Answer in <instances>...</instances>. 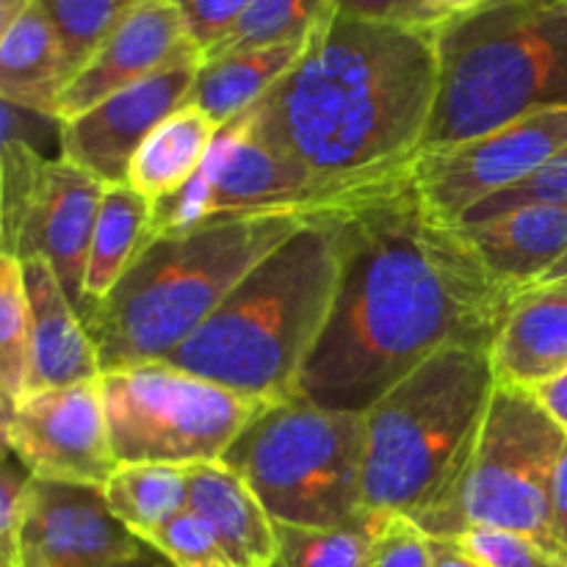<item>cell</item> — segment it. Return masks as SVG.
Returning <instances> with one entry per match:
<instances>
[{"instance_id":"6da1fadb","label":"cell","mask_w":567,"mask_h":567,"mask_svg":"<svg viewBox=\"0 0 567 567\" xmlns=\"http://www.w3.org/2000/svg\"><path fill=\"white\" fill-rule=\"evenodd\" d=\"M341 280L297 396L365 413L449 347H493L518 288L421 199L410 166L330 205Z\"/></svg>"},{"instance_id":"7a4b0ae2","label":"cell","mask_w":567,"mask_h":567,"mask_svg":"<svg viewBox=\"0 0 567 567\" xmlns=\"http://www.w3.org/2000/svg\"><path fill=\"white\" fill-rule=\"evenodd\" d=\"M435 97L437 28L332 14L241 120L332 205L419 158Z\"/></svg>"},{"instance_id":"3957f363","label":"cell","mask_w":567,"mask_h":567,"mask_svg":"<svg viewBox=\"0 0 567 567\" xmlns=\"http://www.w3.org/2000/svg\"><path fill=\"white\" fill-rule=\"evenodd\" d=\"M338 280L341 247L327 205L266 255L166 363L260 402L297 396Z\"/></svg>"},{"instance_id":"277c9868","label":"cell","mask_w":567,"mask_h":567,"mask_svg":"<svg viewBox=\"0 0 567 567\" xmlns=\"http://www.w3.org/2000/svg\"><path fill=\"white\" fill-rule=\"evenodd\" d=\"M310 219L308 210L219 216L150 236L114 291L83 316L103 371L169 358L266 255Z\"/></svg>"},{"instance_id":"5b68a950","label":"cell","mask_w":567,"mask_h":567,"mask_svg":"<svg viewBox=\"0 0 567 567\" xmlns=\"http://www.w3.org/2000/svg\"><path fill=\"white\" fill-rule=\"evenodd\" d=\"M496 388L491 349L449 347L382 393L363 413L365 509L415 524L441 513L474 457Z\"/></svg>"},{"instance_id":"8992f818","label":"cell","mask_w":567,"mask_h":567,"mask_svg":"<svg viewBox=\"0 0 567 567\" xmlns=\"http://www.w3.org/2000/svg\"><path fill=\"white\" fill-rule=\"evenodd\" d=\"M567 109V0H482L437 28V97L421 153Z\"/></svg>"},{"instance_id":"52a82bcc","label":"cell","mask_w":567,"mask_h":567,"mask_svg":"<svg viewBox=\"0 0 567 567\" xmlns=\"http://www.w3.org/2000/svg\"><path fill=\"white\" fill-rule=\"evenodd\" d=\"M221 463L258 493L277 524L332 529L363 518L365 419L302 396L266 402Z\"/></svg>"},{"instance_id":"ba28073f","label":"cell","mask_w":567,"mask_h":567,"mask_svg":"<svg viewBox=\"0 0 567 567\" xmlns=\"http://www.w3.org/2000/svg\"><path fill=\"white\" fill-rule=\"evenodd\" d=\"M565 446L567 432L529 391L498 385L457 493L419 526L432 537L509 529L565 551L551 507Z\"/></svg>"},{"instance_id":"9c48e42d","label":"cell","mask_w":567,"mask_h":567,"mask_svg":"<svg viewBox=\"0 0 567 567\" xmlns=\"http://www.w3.org/2000/svg\"><path fill=\"white\" fill-rule=\"evenodd\" d=\"M116 463H221L266 402L194 377L166 360L100 374Z\"/></svg>"},{"instance_id":"30bf717a","label":"cell","mask_w":567,"mask_h":567,"mask_svg":"<svg viewBox=\"0 0 567 567\" xmlns=\"http://www.w3.org/2000/svg\"><path fill=\"white\" fill-rule=\"evenodd\" d=\"M565 147L567 109H554L457 147L421 153L410 164V177L430 210L460 225L474 205L524 183Z\"/></svg>"},{"instance_id":"8fae6325","label":"cell","mask_w":567,"mask_h":567,"mask_svg":"<svg viewBox=\"0 0 567 567\" xmlns=\"http://www.w3.org/2000/svg\"><path fill=\"white\" fill-rule=\"evenodd\" d=\"M6 449L42 482L103 491L116 471L100 380L25 393L3 413Z\"/></svg>"},{"instance_id":"7c38bea8","label":"cell","mask_w":567,"mask_h":567,"mask_svg":"<svg viewBox=\"0 0 567 567\" xmlns=\"http://www.w3.org/2000/svg\"><path fill=\"white\" fill-rule=\"evenodd\" d=\"M203 59L181 61L59 122V158L105 186H122L150 133L183 109Z\"/></svg>"},{"instance_id":"4fadbf2b","label":"cell","mask_w":567,"mask_h":567,"mask_svg":"<svg viewBox=\"0 0 567 567\" xmlns=\"http://www.w3.org/2000/svg\"><path fill=\"white\" fill-rule=\"evenodd\" d=\"M144 543L116 520L103 491L61 482H28L17 559L44 567H100L133 557Z\"/></svg>"},{"instance_id":"5bb4252c","label":"cell","mask_w":567,"mask_h":567,"mask_svg":"<svg viewBox=\"0 0 567 567\" xmlns=\"http://www.w3.org/2000/svg\"><path fill=\"white\" fill-rule=\"evenodd\" d=\"M203 59L169 0H138L97 53L70 78L59 97V122L83 114L120 89L181 61Z\"/></svg>"},{"instance_id":"9a60e30c","label":"cell","mask_w":567,"mask_h":567,"mask_svg":"<svg viewBox=\"0 0 567 567\" xmlns=\"http://www.w3.org/2000/svg\"><path fill=\"white\" fill-rule=\"evenodd\" d=\"M103 194L105 183L97 177L64 158H50L17 255V260H48L81 319L86 308L83 280Z\"/></svg>"},{"instance_id":"2e32d148","label":"cell","mask_w":567,"mask_h":567,"mask_svg":"<svg viewBox=\"0 0 567 567\" xmlns=\"http://www.w3.org/2000/svg\"><path fill=\"white\" fill-rule=\"evenodd\" d=\"M28 305H31V385L28 393L48 388H70L94 382L103 374L97 347L83 324L81 313L61 288L53 266L42 258H25Z\"/></svg>"},{"instance_id":"e0dca14e","label":"cell","mask_w":567,"mask_h":567,"mask_svg":"<svg viewBox=\"0 0 567 567\" xmlns=\"http://www.w3.org/2000/svg\"><path fill=\"white\" fill-rule=\"evenodd\" d=\"M498 385L532 388L567 371V291L532 286L515 297L491 347Z\"/></svg>"},{"instance_id":"ac0fdd59","label":"cell","mask_w":567,"mask_h":567,"mask_svg":"<svg viewBox=\"0 0 567 567\" xmlns=\"http://www.w3.org/2000/svg\"><path fill=\"white\" fill-rule=\"evenodd\" d=\"M188 509L214 529L236 567H280L277 520L230 465L203 463L188 468Z\"/></svg>"},{"instance_id":"d6986e66","label":"cell","mask_w":567,"mask_h":567,"mask_svg":"<svg viewBox=\"0 0 567 567\" xmlns=\"http://www.w3.org/2000/svg\"><path fill=\"white\" fill-rule=\"evenodd\" d=\"M460 227L487 269L518 291L535 286L567 255V205H526Z\"/></svg>"},{"instance_id":"ffe728a7","label":"cell","mask_w":567,"mask_h":567,"mask_svg":"<svg viewBox=\"0 0 567 567\" xmlns=\"http://www.w3.org/2000/svg\"><path fill=\"white\" fill-rule=\"evenodd\" d=\"M66 86L64 61L53 25L33 0L0 31V100L59 122V97Z\"/></svg>"},{"instance_id":"44dd1931","label":"cell","mask_w":567,"mask_h":567,"mask_svg":"<svg viewBox=\"0 0 567 567\" xmlns=\"http://www.w3.org/2000/svg\"><path fill=\"white\" fill-rule=\"evenodd\" d=\"M219 131L205 111L183 105L150 133L133 158L127 183L153 203H164L199 175Z\"/></svg>"},{"instance_id":"7402d4cb","label":"cell","mask_w":567,"mask_h":567,"mask_svg":"<svg viewBox=\"0 0 567 567\" xmlns=\"http://www.w3.org/2000/svg\"><path fill=\"white\" fill-rule=\"evenodd\" d=\"M305 44L308 39L203 61L186 105L205 111L219 127L230 125L297 64Z\"/></svg>"},{"instance_id":"603a6c76","label":"cell","mask_w":567,"mask_h":567,"mask_svg":"<svg viewBox=\"0 0 567 567\" xmlns=\"http://www.w3.org/2000/svg\"><path fill=\"white\" fill-rule=\"evenodd\" d=\"M155 203L142 192L122 183V186H105L103 203H100L97 225H94L92 249H89L86 280H83V297L86 308L114 291L116 282L125 277L133 260L138 258L153 236Z\"/></svg>"},{"instance_id":"cb8c5ba5","label":"cell","mask_w":567,"mask_h":567,"mask_svg":"<svg viewBox=\"0 0 567 567\" xmlns=\"http://www.w3.org/2000/svg\"><path fill=\"white\" fill-rule=\"evenodd\" d=\"M103 496L122 526L147 546L175 515L188 509V468L161 463H122Z\"/></svg>"},{"instance_id":"d4e9b609","label":"cell","mask_w":567,"mask_h":567,"mask_svg":"<svg viewBox=\"0 0 567 567\" xmlns=\"http://www.w3.org/2000/svg\"><path fill=\"white\" fill-rule=\"evenodd\" d=\"M332 14H336L332 0H252L227 37H221L203 55V61L244 53V50L305 42Z\"/></svg>"},{"instance_id":"484cf974","label":"cell","mask_w":567,"mask_h":567,"mask_svg":"<svg viewBox=\"0 0 567 567\" xmlns=\"http://www.w3.org/2000/svg\"><path fill=\"white\" fill-rule=\"evenodd\" d=\"M31 305L17 258L0 255V396L9 413L31 385Z\"/></svg>"},{"instance_id":"4316f807","label":"cell","mask_w":567,"mask_h":567,"mask_svg":"<svg viewBox=\"0 0 567 567\" xmlns=\"http://www.w3.org/2000/svg\"><path fill=\"white\" fill-rule=\"evenodd\" d=\"M382 518L385 515L365 513L354 524L332 529L277 524L280 567H369Z\"/></svg>"},{"instance_id":"83f0119b","label":"cell","mask_w":567,"mask_h":567,"mask_svg":"<svg viewBox=\"0 0 567 567\" xmlns=\"http://www.w3.org/2000/svg\"><path fill=\"white\" fill-rule=\"evenodd\" d=\"M53 25L66 83L83 70L138 0H37Z\"/></svg>"},{"instance_id":"f1b7e54d","label":"cell","mask_w":567,"mask_h":567,"mask_svg":"<svg viewBox=\"0 0 567 567\" xmlns=\"http://www.w3.org/2000/svg\"><path fill=\"white\" fill-rule=\"evenodd\" d=\"M44 158L28 136L17 131H3V147H0V255L17 258L20 255L22 233H25L28 216L37 203L39 183H42Z\"/></svg>"},{"instance_id":"f546056e","label":"cell","mask_w":567,"mask_h":567,"mask_svg":"<svg viewBox=\"0 0 567 567\" xmlns=\"http://www.w3.org/2000/svg\"><path fill=\"white\" fill-rule=\"evenodd\" d=\"M172 567H236L214 529L194 509H183L147 543Z\"/></svg>"},{"instance_id":"4dcf8cb0","label":"cell","mask_w":567,"mask_h":567,"mask_svg":"<svg viewBox=\"0 0 567 567\" xmlns=\"http://www.w3.org/2000/svg\"><path fill=\"white\" fill-rule=\"evenodd\" d=\"M526 205H567V147L563 153L554 155L546 166H540L535 175L526 177L524 183H518V186L507 188L502 194H493V197L474 205L460 219V225L496 219V216L526 208Z\"/></svg>"},{"instance_id":"1f68e13d","label":"cell","mask_w":567,"mask_h":567,"mask_svg":"<svg viewBox=\"0 0 567 567\" xmlns=\"http://www.w3.org/2000/svg\"><path fill=\"white\" fill-rule=\"evenodd\" d=\"M460 540L487 567H567V554L509 529H471Z\"/></svg>"},{"instance_id":"d6a6232c","label":"cell","mask_w":567,"mask_h":567,"mask_svg":"<svg viewBox=\"0 0 567 567\" xmlns=\"http://www.w3.org/2000/svg\"><path fill=\"white\" fill-rule=\"evenodd\" d=\"M369 567H432L430 535L415 520L385 515L371 546Z\"/></svg>"},{"instance_id":"836d02e7","label":"cell","mask_w":567,"mask_h":567,"mask_svg":"<svg viewBox=\"0 0 567 567\" xmlns=\"http://www.w3.org/2000/svg\"><path fill=\"white\" fill-rule=\"evenodd\" d=\"M169 3L181 14L194 48L205 55L221 37H227L252 0H169Z\"/></svg>"},{"instance_id":"e575fe53","label":"cell","mask_w":567,"mask_h":567,"mask_svg":"<svg viewBox=\"0 0 567 567\" xmlns=\"http://www.w3.org/2000/svg\"><path fill=\"white\" fill-rule=\"evenodd\" d=\"M332 11L349 20L408 28H441L446 22V17L421 0H332Z\"/></svg>"},{"instance_id":"d590c367","label":"cell","mask_w":567,"mask_h":567,"mask_svg":"<svg viewBox=\"0 0 567 567\" xmlns=\"http://www.w3.org/2000/svg\"><path fill=\"white\" fill-rule=\"evenodd\" d=\"M28 482H31V474L6 460L3 482H0V557H3V565H11L17 559V537H20Z\"/></svg>"},{"instance_id":"8d00e7d4","label":"cell","mask_w":567,"mask_h":567,"mask_svg":"<svg viewBox=\"0 0 567 567\" xmlns=\"http://www.w3.org/2000/svg\"><path fill=\"white\" fill-rule=\"evenodd\" d=\"M432 567H487L465 546L460 537H432L430 535Z\"/></svg>"},{"instance_id":"74e56055","label":"cell","mask_w":567,"mask_h":567,"mask_svg":"<svg viewBox=\"0 0 567 567\" xmlns=\"http://www.w3.org/2000/svg\"><path fill=\"white\" fill-rule=\"evenodd\" d=\"M529 393L543 404V410H546V413L551 415V419L567 432V371L565 374L554 377V380L543 382V385L532 388Z\"/></svg>"},{"instance_id":"f35d334b","label":"cell","mask_w":567,"mask_h":567,"mask_svg":"<svg viewBox=\"0 0 567 567\" xmlns=\"http://www.w3.org/2000/svg\"><path fill=\"white\" fill-rule=\"evenodd\" d=\"M551 507H554V529H557L559 543H563L567 551V446L563 452V460H559L557 480H554Z\"/></svg>"},{"instance_id":"ab89813d","label":"cell","mask_w":567,"mask_h":567,"mask_svg":"<svg viewBox=\"0 0 567 567\" xmlns=\"http://www.w3.org/2000/svg\"><path fill=\"white\" fill-rule=\"evenodd\" d=\"M164 557H158V554L153 551L150 546H144L142 551L133 554V557H125V559H114V563H105L100 567H172L166 563H161Z\"/></svg>"},{"instance_id":"60d3db41","label":"cell","mask_w":567,"mask_h":567,"mask_svg":"<svg viewBox=\"0 0 567 567\" xmlns=\"http://www.w3.org/2000/svg\"><path fill=\"white\" fill-rule=\"evenodd\" d=\"M421 3H426L430 9H435L437 14H443L449 20V17H457V14H465V11L476 9L482 0H421Z\"/></svg>"},{"instance_id":"b9f144b4","label":"cell","mask_w":567,"mask_h":567,"mask_svg":"<svg viewBox=\"0 0 567 567\" xmlns=\"http://www.w3.org/2000/svg\"><path fill=\"white\" fill-rule=\"evenodd\" d=\"M535 286H543V288H563L567 291V255L563 260H559L557 266H551V269L546 271V275L540 277V280L535 282Z\"/></svg>"},{"instance_id":"7bdbcfd3","label":"cell","mask_w":567,"mask_h":567,"mask_svg":"<svg viewBox=\"0 0 567 567\" xmlns=\"http://www.w3.org/2000/svg\"><path fill=\"white\" fill-rule=\"evenodd\" d=\"M3 567H9V565H3ZM17 567H44V565H33V563H20Z\"/></svg>"},{"instance_id":"ee69618b","label":"cell","mask_w":567,"mask_h":567,"mask_svg":"<svg viewBox=\"0 0 567 567\" xmlns=\"http://www.w3.org/2000/svg\"><path fill=\"white\" fill-rule=\"evenodd\" d=\"M0 567H3V565H0Z\"/></svg>"}]
</instances>
